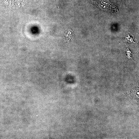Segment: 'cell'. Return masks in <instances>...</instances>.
Returning a JSON list of instances; mask_svg holds the SVG:
<instances>
[{
	"label": "cell",
	"instance_id": "6da1fadb",
	"mask_svg": "<svg viewBox=\"0 0 139 139\" xmlns=\"http://www.w3.org/2000/svg\"><path fill=\"white\" fill-rule=\"evenodd\" d=\"M92 4L98 9L103 11L116 12L118 11L116 6L111 0H91Z\"/></svg>",
	"mask_w": 139,
	"mask_h": 139
},
{
	"label": "cell",
	"instance_id": "7a4b0ae2",
	"mask_svg": "<svg viewBox=\"0 0 139 139\" xmlns=\"http://www.w3.org/2000/svg\"><path fill=\"white\" fill-rule=\"evenodd\" d=\"M126 53L127 54V58H128V59H132V53L131 52L130 50L128 48L126 49Z\"/></svg>",
	"mask_w": 139,
	"mask_h": 139
}]
</instances>
